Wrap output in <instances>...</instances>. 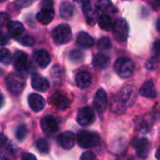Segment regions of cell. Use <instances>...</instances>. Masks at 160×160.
Segmentation results:
<instances>
[{
    "instance_id": "11",
    "label": "cell",
    "mask_w": 160,
    "mask_h": 160,
    "mask_svg": "<svg viewBox=\"0 0 160 160\" xmlns=\"http://www.w3.org/2000/svg\"><path fill=\"white\" fill-rule=\"evenodd\" d=\"M40 126L43 131L47 134L55 133L58 130V124L55 118L52 115L44 116L40 121Z\"/></svg>"
},
{
    "instance_id": "29",
    "label": "cell",
    "mask_w": 160,
    "mask_h": 160,
    "mask_svg": "<svg viewBox=\"0 0 160 160\" xmlns=\"http://www.w3.org/2000/svg\"><path fill=\"white\" fill-rule=\"evenodd\" d=\"M36 145H37L38 150L40 153L48 154V153L50 152V145H49L48 142H47L45 139H39V140H38Z\"/></svg>"
},
{
    "instance_id": "31",
    "label": "cell",
    "mask_w": 160,
    "mask_h": 160,
    "mask_svg": "<svg viewBox=\"0 0 160 160\" xmlns=\"http://www.w3.org/2000/svg\"><path fill=\"white\" fill-rule=\"evenodd\" d=\"M112 47V41L107 37H102L98 40V48L101 51H107Z\"/></svg>"
},
{
    "instance_id": "4",
    "label": "cell",
    "mask_w": 160,
    "mask_h": 160,
    "mask_svg": "<svg viewBox=\"0 0 160 160\" xmlns=\"http://www.w3.org/2000/svg\"><path fill=\"white\" fill-rule=\"evenodd\" d=\"M117 97L126 106V108H129L135 103L138 97V91L133 85H126L121 89Z\"/></svg>"
},
{
    "instance_id": "46",
    "label": "cell",
    "mask_w": 160,
    "mask_h": 160,
    "mask_svg": "<svg viewBox=\"0 0 160 160\" xmlns=\"http://www.w3.org/2000/svg\"><path fill=\"white\" fill-rule=\"evenodd\" d=\"M158 4L160 5V0H158Z\"/></svg>"
},
{
    "instance_id": "13",
    "label": "cell",
    "mask_w": 160,
    "mask_h": 160,
    "mask_svg": "<svg viewBox=\"0 0 160 160\" xmlns=\"http://www.w3.org/2000/svg\"><path fill=\"white\" fill-rule=\"evenodd\" d=\"M28 104L33 112H40L45 107L44 98L38 94H30L28 97Z\"/></svg>"
},
{
    "instance_id": "5",
    "label": "cell",
    "mask_w": 160,
    "mask_h": 160,
    "mask_svg": "<svg viewBox=\"0 0 160 160\" xmlns=\"http://www.w3.org/2000/svg\"><path fill=\"white\" fill-rule=\"evenodd\" d=\"M52 38L53 41L58 45L69 42L71 39V29L69 25L63 23L56 26L52 31Z\"/></svg>"
},
{
    "instance_id": "27",
    "label": "cell",
    "mask_w": 160,
    "mask_h": 160,
    "mask_svg": "<svg viewBox=\"0 0 160 160\" xmlns=\"http://www.w3.org/2000/svg\"><path fill=\"white\" fill-rule=\"evenodd\" d=\"M126 106L118 98V97H113L111 101V110L115 113H123L126 111Z\"/></svg>"
},
{
    "instance_id": "3",
    "label": "cell",
    "mask_w": 160,
    "mask_h": 160,
    "mask_svg": "<svg viewBox=\"0 0 160 160\" xmlns=\"http://www.w3.org/2000/svg\"><path fill=\"white\" fill-rule=\"evenodd\" d=\"M77 141L82 148L89 149L96 147L100 141V137L96 132L91 131H80L77 135Z\"/></svg>"
},
{
    "instance_id": "12",
    "label": "cell",
    "mask_w": 160,
    "mask_h": 160,
    "mask_svg": "<svg viewBox=\"0 0 160 160\" xmlns=\"http://www.w3.org/2000/svg\"><path fill=\"white\" fill-rule=\"evenodd\" d=\"M82 8H83V12L86 18L87 22L90 25H94L98 20V11L97 9L91 5L89 0H83L82 3Z\"/></svg>"
},
{
    "instance_id": "21",
    "label": "cell",
    "mask_w": 160,
    "mask_h": 160,
    "mask_svg": "<svg viewBox=\"0 0 160 160\" xmlns=\"http://www.w3.org/2000/svg\"><path fill=\"white\" fill-rule=\"evenodd\" d=\"M78 44L85 49L91 48L94 45V38L86 32H80L77 36Z\"/></svg>"
},
{
    "instance_id": "17",
    "label": "cell",
    "mask_w": 160,
    "mask_h": 160,
    "mask_svg": "<svg viewBox=\"0 0 160 160\" xmlns=\"http://www.w3.org/2000/svg\"><path fill=\"white\" fill-rule=\"evenodd\" d=\"M140 93L142 97L147 98H155L157 97V90L155 87V83L152 80H149L143 83L142 86Z\"/></svg>"
},
{
    "instance_id": "6",
    "label": "cell",
    "mask_w": 160,
    "mask_h": 160,
    "mask_svg": "<svg viewBox=\"0 0 160 160\" xmlns=\"http://www.w3.org/2000/svg\"><path fill=\"white\" fill-rule=\"evenodd\" d=\"M54 18L53 3L52 0H44L42 3V8L37 14V20L42 24L50 23Z\"/></svg>"
},
{
    "instance_id": "33",
    "label": "cell",
    "mask_w": 160,
    "mask_h": 160,
    "mask_svg": "<svg viewBox=\"0 0 160 160\" xmlns=\"http://www.w3.org/2000/svg\"><path fill=\"white\" fill-rule=\"evenodd\" d=\"M9 22V17L7 12H0V27L8 25Z\"/></svg>"
},
{
    "instance_id": "43",
    "label": "cell",
    "mask_w": 160,
    "mask_h": 160,
    "mask_svg": "<svg viewBox=\"0 0 160 160\" xmlns=\"http://www.w3.org/2000/svg\"><path fill=\"white\" fill-rule=\"evenodd\" d=\"M5 104V98H4V96L2 94H0V109L4 106Z\"/></svg>"
},
{
    "instance_id": "18",
    "label": "cell",
    "mask_w": 160,
    "mask_h": 160,
    "mask_svg": "<svg viewBox=\"0 0 160 160\" xmlns=\"http://www.w3.org/2000/svg\"><path fill=\"white\" fill-rule=\"evenodd\" d=\"M52 102L57 107V109H59L61 111L67 110L70 105V101H69L68 98L62 93L54 94L52 96Z\"/></svg>"
},
{
    "instance_id": "20",
    "label": "cell",
    "mask_w": 160,
    "mask_h": 160,
    "mask_svg": "<svg viewBox=\"0 0 160 160\" xmlns=\"http://www.w3.org/2000/svg\"><path fill=\"white\" fill-rule=\"evenodd\" d=\"M34 58L38 65L41 68H46L51 63V56L49 52L45 50H38L35 52Z\"/></svg>"
},
{
    "instance_id": "42",
    "label": "cell",
    "mask_w": 160,
    "mask_h": 160,
    "mask_svg": "<svg viewBox=\"0 0 160 160\" xmlns=\"http://www.w3.org/2000/svg\"><path fill=\"white\" fill-rule=\"evenodd\" d=\"M7 141H8V138L4 134L0 133V145H4L7 142Z\"/></svg>"
},
{
    "instance_id": "23",
    "label": "cell",
    "mask_w": 160,
    "mask_h": 160,
    "mask_svg": "<svg viewBox=\"0 0 160 160\" xmlns=\"http://www.w3.org/2000/svg\"><path fill=\"white\" fill-rule=\"evenodd\" d=\"M93 63L97 68H98L100 69H105L109 66L110 59L106 54H104L102 52H99V53H97L94 56Z\"/></svg>"
},
{
    "instance_id": "36",
    "label": "cell",
    "mask_w": 160,
    "mask_h": 160,
    "mask_svg": "<svg viewBox=\"0 0 160 160\" xmlns=\"http://www.w3.org/2000/svg\"><path fill=\"white\" fill-rule=\"evenodd\" d=\"M51 73H52V75L53 78H59V77H61L62 74H63V69L61 68L60 66H54V67L52 68Z\"/></svg>"
},
{
    "instance_id": "1",
    "label": "cell",
    "mask_w": 160,
    "mask_h": 160,
    "mask_svg": "<svg viewBox=\"0 0 160 160\" xmlns=\"http://www.w3.org/2000/svg\"><path fill=\"white\" fill-rule=\"evenodd\" d=\"M135 69V65L130 58L121 57L114 63V70L123 79H128L132 76Z\"/></svg>"
},
{
    "instance_id": "41",
    "label": "cell",
    "mask_w": 160,
    "mask_h": 160,
    "mask_svg": "<svg viewBox=\"0 0 160 160\" xmlns=\"http://www.w3.org/2000/svg\"><path fill=\"white\" fill-rule=\"evenodd\" d=\"M7 42H8V38H7V36H6L4 33L0 32V46L5 45Z\"/></svg>"
},
{
    "instance_id": "28",
    "label": "cell",
    "mask_w": 160,
    "mask_h": 160,
    "mask_svg": "<svg viewBox=\"0 0 160 160\" xmlns=\"http://www.w3.org/2000/svg\"><path fill=\"white\" fill-rule=\"evenodd\" d=\"M12 56L8 49H0V63L8 65L11 62Z\"/></svg>"
},
{
    "instance_id": "24",
    "label": "cell",
    "mask_w": 160,
    "mask_h": 160,
    "mask_svg": "<svg viewBox=\"0 0 160 160\" xmlns=\"http://www.w3.org/2000/svg\"><path fill=\"white\" fill-rule=\"evenodd\" d=\"M74 13L73 6L69 2H63L60 6V16L65 20H68Z\"/></svg>"
},
{
    "instance_id": "2",
    "label": "cell",
    "mask_w": 160,
    "mask_h": 160,
    "mask_svg": "<svg viewBox=\"0 0 160 160\" xmlns=\"http://www.w3.org/2000/svg\"><path fill=\"white\" fill-rule=\"evenodd\" d=\"M7 87L13 95H19L25 86V79L20 73H10L6 80Z\"/></svg>"
},
{
    "instance_id": "25",
    "label": "cell",
    "mask_w": 160,
    "mask_h": 160,
    "mask_svg": "<svg viewBox=\"0 0 160 160\" xmlns=\"http://www.w3.org/2000/svg\"><path fill=\"white\" fill-rule=\"evenodd\" d=\"M98 8L105 13H114L117 11L111 0H98Z\"/></svg>"
},
{
    "instance_id": "39",
    "label": "cell",
    "mask_w": 160,
    "mask_h": 160,
    "mask_svg": "<svg viewBox=\"0 0 160 160\" xmlns=\"http://www.w3.org/2000/svg\"><path fill=\"white\" fill-rule=\"evenodd\" d=\"M22 160H37L36 157L33 154L30 153H24L22 156Z\"/></svg>"
},
{
    "instance_id": "16",
    "label": "cell",
    "mask_w": 160,
    "mask_h": 160,
    "mask_svg": "<svg viewBox=\"0 0 160 160\" xmlns=\"http://www.w3.org/2000/svg\"><path fill=\"white\" fill-rule=\"evenodd\" d=\"M31 84L35 90L39 91V92H45L50 87V82H48V80L38 75H36L32 78Z\"/></svg>"
},
{
    "instance_id": "7",
    "label": "cell",
    "mask_w": 160,
    "mask_h": 160,
    "mask_svg": "<svg viewBox=\"0 0 160 160\" xmlns=\"http://www.w3.org/2000/svg\"><path fill=\"white\" fill-rule=\"evenodd\" d=\"M112 29H113V35L118 42H125L128 39L129 28L128 22L125 20L119 19L115 21V22L112 25Z\"/></svg>"
},
{
    "instance_id": "45",
    "label": "cell",
    "mask_w": 160,
    "mask_h": 160,
    "mask_svg": "<svg viewBox=\"0 0 160 160\" xmlns=\"http://www.w3.org/2000/svg\"><path fill=\"white\" fill-rule=\"evenodd\" d=\"M157 28H158V30H159L160 31V19L158 20V22H157Z\"/></svg>"
},
{
    "instance_id": "35",
    "label": "cell",
    "mask_w": 160,
    "mask_h": 160,
    "mask_svg": "<svg viewBox=\"0 0 160 160\" xmlns=\"http://www.w3.org/2000/svg\"><path fill=\"white\" fill-rule=\"evenodd\" d=\"M20 41H21L24 46H32V45L34 44V42H35V41H34V38H33L31 36H28V35L23 36Z\"/></svg>"
},
{
    "instance_id": "38",
    "label": "cell",
    "mask_w": 160,
    "mask_h": 160,
    "mask_svg": "<svg viewBox=\"0 0 160 160\" xmlns=\"http://www.w3.org/2000/svg\"><path fill=\"white\" fill-rule=\"evenodd\" d=\"M156 59L155 58H151L147 63H146V68H148V69H154V68H156V66H157V64H156Z\"/></svg>"
},
{
    "instance_id": "40",
    "label": "cell",
    "mask_w": 160,
    "mask_h": 160,
    "mask_svg": "<svg viewBox=\"0 0 160 160\" xmlns=\"http://www.w3.org/2000/svg\"><path fill=\"white\" fill-rule=\"evenodd\" d=\"M154 52L158 56H160V40H157L154 43Z\"/></svg>"
},
{
    "instance_id": "8",
    "label": "cell",
    "mask_w": 160,
    "mask_h": 160,
    "mask_svg": "<svg viewBox=\"0 0 160 160\" xmlns=\"http://www.w3.org/2000/svg\"><path fill=\"white\" fill-rule=\"evenodd\" d=\"M95 121V112L90 107H82L78 111L77 122L82 127L89 126Z\"/></svg>"
},
{
    "instance_id": "10",
    "label": "cell",
    "mask_w": 160,
    "mask_h": 160,
    "mask_svg": "<svg viewBox=\"0 0 160 160\" xmlns=\"http://www.w3.org/2000/svg\"><path fill=\"white\" fill-rule=\"evenodd\" d=\"M94 106L98 112H103L107 109L108 98H107L106 92L102 88L98 89V92L96 93V96L94 98Z\"/></svg>"
},
{
    "instance_id": "34",
    "label": "cell",
    "mask_w": 160,
    "mask_h": 160,
    "mask_svg": "<svg viewBox=\"0 0 160 160\" xmlns=\"http://www.w3.org/2000/svg\"><path fill=\"white\" fill-rule=\"evenodd\" d=\"M36 0H16V5L20 8H24L30 5H32Z\"/></svg>"
},
{
    "instance_id": "37",
    "label": "cell",
    "mask_w": 160,
    "mask_h": 160,
    "mask_svg": "<svg viewBox=\"0 0 160 160\" xmlns=\"http://www.w3.org/2000/svg\"><path fill=\"white\" fill-rule=\"evenodd\" d=\"M81 160H97V157L93 152L86 151L82 155Z\"/></svg>"
},
{
    "instance_id": "26",
    "label": "cell",
    "mask_w": 160,
    "mask_h": 160,
    "mask_svg": "<svg viewBox=\"0 0 160 160\" xmlns=\"http://www.w3.org/2000/svg\"><path fill=\"white\" fill-rule=\"evenodd\" d=\"M98 24H99L100 28L105 30V31L111 30L112 28V25H113L112 18L107 13H103L102 15H100V17L98 18Z\"/></svg>"
},
{
    "instance_id": "14",
    "label": "cell",
    "mask_w": 160,
    "mask_h": 160,
    "mask_svg": "<svg viewBox=\"0 0 160 160\" xmlns=\"http://www.w3.org/2000/svg\"><path fill=\"white\" fill-rule=\"evenodd\" d=\"M14 68L17 71H22L24 69H26L27 66H28V56L25 52L18 51L17 52H15L14 57Z\"/></svg>"
},
{
    "instance_id": "30",
    "label": "cell",
    "mask_w": 160,
    "mask_h": 160,
    "mask_svg": "<svg viewBox=\"0 0 160 160\" xmlns=\"http://www.w3.org/2000/svg\"><path fill=\"white\" fill-rule=\"evenodd\" d=\"M27 133H28V130H27V128L23 125L18 127V128L16 129V132H15V136H16V139L19 141V142H22L23 141L26 136H27Z\"/></svg>"
},
{
    "instance_id": "15",
    "label": "cell",
    "mask_w": 160,
    "mask_h": 160,
    "mask_svg": "<svg viewBox=\"0 0 160 160\" xmlns=\"http://www.w3.org/2000/svg\"><path fill=\"white\" fill-rule=\"evenodd\" d=\"M92 83V76L88 71H81L76 75V84L80 89H87Z\"/></svg>"
},
{
    "instance_id": "19",
    "label": "cell",
    "mask_w": 160,
    "mask_h": 160,
    "mask_svg": "<svg viewBox=\"0 0 160 160\" xmlns=\"http://www.w3.org/2000/svg\"><path fill=\"white\" fill-rule=\"evenodd\" d=\"M134 147L138 155L142 158H146L149 153V142L145 138L137 139L134 142Z\"/></svg>"
},
{
    "instance_id": "32",
    "label": "cell",
    "mask_w": 160,
    "mask_h": 160,
    "mask_svg": "<svg viewBox=\"0 0 160 160\" xmlns=\"http://www.w3.org/2000/svg\"><path fill=\"white\" fill-rule=\"evenodd\" d=\"M69 59L74 63H80L83 59V54L78 50H74L69 53Z\"/></svg>"
},
{
    "instance_id": "44",
    "label": "cell",
    "mask_w": 160,
    "mask_h": 160,
    "mask_svg": "<svg viewBox=\"0 0 160 160\" xmlns=\"http://www.w3.org/2000/svg\"><path fill=\"white\" fill-rule=\"evenodd\" d=\"M156 158H157V159L160 160V146H159V148L157 150V153H156Z\"/></svg>"
},
{
    "instance_id": "9",
    "label": "cell",
    "mask_w": 160,
    "mask_h": 160,
    "mask_svg": "<svg viewBox=\"0 0 160 160\" xmlns=\"http://www.w3.org/2000/svg\"><path fill=\"white\" fill-rule=\"evenodd\" d=\"M57 142L63 149L70 150L75 145V135L71 131L63 132L58 136Z\"/></svg>"
},
{
    "instance_id": "22",
    "label": "cell",
    "mask_w": 160,
    "mask_h": 160,
    "mask_svg": "<svg viewBox=\"0 0 160 160\" xmlns=\"http://www.w3.org/2000/svg\"><path fill=\"white\" fill-rule=\"evenodd\" d=\"M8 33L10 34V36H12L14 38L21 36L22 34V32L24 31L23 24L18 21L9 22L8 24Z\"/></svg>"
}]
</instances>
